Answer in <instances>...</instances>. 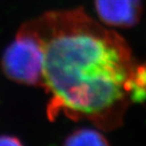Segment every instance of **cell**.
<instances>
[{"label":"cell","instance_id":"cell-1","mask_svg":"<svg viewBox=\"0 0 146 146\" xmlns=\"http://www.w3.org/2000/svg\"><path fill=\"white\" fill-rule=\"evenodd\" d=\"M43 49L47 116L89 120L101 131L123 125L135 104L138 63L125 39L83 8L51 11L27 22Z\"/></svg>","mask_w":146,"mask_h":146},{"label":"cell","instance_id":"cell-2","mask_svg":"<svg viewBox=\"0 0 146 146\" xmlns=\"http://www.w3.org/2000/svg\"><path fill=\"white\" fill-rule=\"evenodd\" d=\"M43 49L37 34L26 23L5 49L1 66L5 75L25 85L43 86Z\"/></svg>","mask_w":146,"mask_h":146},{"label":"cell","instance_id":"cell-3","mask_svg":"<svg viewBox=\"0 0 146 146\" xmlns=\"http://www.w3.org/2000/svg\"><path fill=\"white\" fill-rule=\"evenodd\" d=\"M101 23L106 27L130 29L141 19V0H94Z\"/></svg>","mask_w":146,"mask_h":146},{"label":"cell","instance_id":"cell-4","mask_svg":"<svg viewBox=\"0 0 146 146\" xmlns=\"http://www.w3.org/2000/svg\"><path fill=\"white\" fill-rule=\"evenodd\" d=\"M100 129L81 127L71 132L65 138L63 144L66 146H82V145H92V146H107L110 145V141L100 132Z\"/></svg>","mask_w":146,"mask_h":146},{"label":"cell","instance_id":"cell-5","mask_svg":"<svg viewBox=\"0 0 146 146\" xmlns=\"http://www.w3.org/2000/svg\"><path fill=\"white\" fill-rule=\"evenodd\" d=\"M0 145H23V143L17 137L3 135L0 136Z\"/></svg>","mask_w":146,"mask_h":146}]
</instances>
